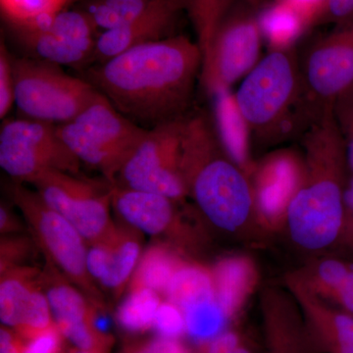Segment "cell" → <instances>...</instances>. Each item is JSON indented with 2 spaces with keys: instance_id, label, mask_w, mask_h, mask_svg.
<instances>
[{
  "instance_id": "ba28073f",
  "label": "cell",
  "mask_w": 353,
  "mask_h": 353,
  "mask_svg": "<svg viewBox=\"0 0 353 353\" xmlns=\"http://www.w3.org/2000/svg\"><path fill=\"white\" fill-rule=\"evenodd\" d=\"M14 205L19 209L46 259L95 304L102 294L88 270L87 241L66 218L50 208L36 190L15 182L8 189Z\"/></svg>"
},
{
  "instance_id": "9a60e30c",
  "label": "cell",
  "mask_w": 353,
  "mask_h": 353,
  "mask_svg": "<svg viewBox=\"0 0 353 353\" xmlns=\"http://www.w3.org/2000/svg\"><path fill=\"white\" fill-rule=\"evenodd\" d=\"M0 319L24 341L54 326L39 269L24 265L1 272Z\"/></svg>"
},
{
  "instance_id": "277c9868",
  "label": "cell",
  "mask_w": 353,
  "mask_h": 353,
  "mask_svg": "<svg viewBox=\"0 0 353 353\" xmlns=\"http://www.w3.org/2000/svg\"><path fill=\"white\" fill-rule=\"evenodd\" d=\"M201 52V81L217 95L245 78L259 61L257 10L243 0H185Z\"/></svg>"
},
{
  "instance_id": "6da1fadb",
  "label": "cell",
  "mask_w": 353,
  "mask_h": 353,
  "mask_svg": "<svg viewBox=\"0 0 353 353\" xmlns=\"http://www.w3.org/2000/svg\"><path fill=\"white\" fill-rule=\"evenodd\" d=\"M201 63L196 41L176 34L92 65L82 78L122 115L150 130L189 114Z\"/></svg>"
},
{
  "instance_id": "5b68a950",
  "label": "cell",
  "mask_w": 353,
  "mask_h": 353,
  "mask_svg": "<svg viewBox=\"0 0 353 353\" xmlns=\"http://www.w3.org/2000/svg\"><path fill=\"white\" fill-rule=\"evenodd\" d=\"M246 132L260 141H273L315 115L304 92L296 48L269 50L243 79L234 99Z\"/></svg>"
},
{
  "instance_id": "44dd1931",
  "label": "cell",
  "mask_w": 353,
  "mask_h": 353,
  "mask_svg": "<svg viewBox=\"0 0 353 353\" xmlns=\"http://www.w3.org/2000/svg\"><path fill=\"white\" fill-rule=\"evenodd\" d=\"M264 327L267 353H316L304 319L287 303L265 306Z\"/></svg>"
},
{
  "instance_id": "3957f363",
  "label": "cell",
  "mask_w": 353,
  "mask_h": 353,
  "mask_svg": "<svg viewBox=\"0 0 353 353\" xmlns=\"http://www.w3.org/2000/svg\"><path fill=\"white\" fill-rule=\"evenodd\" d=\"M236 164L214 121L204 113L188 114L182 141L188 194L212 224L229 232L245 222L252 205L250 183Z\"/></svg>"
},
{
  "instance_id": "d4e9b609",
  "label": "cell",
  "mask_w": 353,
  "mask_h": 353,
  "mask_svg": "<svg viewBox=\"0 0 353 353\" xmlns=\"http://www.w3.org/2000/svg\"><path fill=\"white\" fill-rule=\"evenodd\" d=\"M165 296L183 312L194 304L215 299L212 275L201 267L183 263L174 274Z\"/></svg>"
},
{
  "instance_id": "74e56055",
  "label": "cell",
  "mask_w": 353,
  "mask_h": 353,
  "mask_svg": "<svg viewBox=\"0 0 353 353\" xmlns=\"http://www.w3.org/2000/svg\"><path fill=\"white\" fill-rule=\"evenodd\" d=\"M305 20L309 27L324 20L327 0H282Z\"/></svg>"
},
{
  "instance_id": "1f68e13d",
  "label": "cell",
  "mask_w": 353,
  "mask_h": 353,
  "mask_svg": "<svg viewBox=\"0 0 353 353\" xmlns=\"http://www.w3.org/2000/svg\"><path fill=\"white\" fill-rule=\"evenodd\" d=\"M153 329L158 336L169 339H179L185 332V320L183 311L169 301L160 304L155 316Z\"/></svg>"
},
{
  "instance_id": "b9f144b4",
  "label": "cell",
  "mask_w": 353,
  "mask_h": 353,
  "mask_svg": "<svg viewBox=\"0 0 353 353\" xmlns=\"http://www.w3.org/2000/svg\"><path fill=\"white\" fill-rule=\"evenodd\" d=\"M23 231V226L19 222L17 216L14 214L12 210L2 202L0 206V232L1 236L9 234H18Z\"/></svg>"
},
{
  "instance_id": "7402d4cb",
  "label": "cell",
  "mask_w": 353,
  "mask_h": 353,
  "mask_svg": "<svg viewBox=\"0 0 353 353\" xmlns=\"http://www.w3.org/2000/svg\"><path fill=\"white\" fill-rule=\"evenodd\" d=\"M262 39L269 50H294L310 29L305 20L282 0H274L257 10Z\"/></svg>"
},
{
  "instance_id": "7bdbcfd3",
  "label": "cell",
  "mask_w": 353,
  "mask_h": 353,
  "mask_svg": "<svg viewBox=\"0 0 353 353\" xmlns=\"http://www.w3.org/2000/svg\"><path fill=\"white\" fill-rule=\"evenodd\" d=\"M336 303L340 304L343 311L353 315V269H350L347 278L334 296Z\"/></svg>"
},
{
  "instance_id": "484cf974",
  "label": "cell",
  "mask_w": 353,
  "mask_h": 353,
  "mask_svg": "<svg viewBox=\"0 0 353 353\" xmlns=\"http://www.w3.org/2000/svg\"><path fill=\"white\" fill-rule=\"evenodd\" d=\"M155 0H85L79 9L101 32L125 27L152 6Z\"/></svg>"
},
{
  "instance_id": "7c38bea8",
  "label": "cell",
  "mask_w": 353,
  "mask_h": 353,
  "mask_svg": "<svg viewBox=\"0 0 353 353\" xmlns=\"http://www.w3.org/2000/svg\"><path fill=\"white\" fill-rule=\"evenodd\" d=\"M304 92L318 114L353 88V17L316 39L301 62Z\"/></svg>"
},
{
  "instance_id": "8fae6325",
  "label": "cell",
  "mask_w": 353,
  "mask_h": 353,
  "mask_svg": "<svg viewBox=\"0 0 353 353\" xmlns=\"http://www.w3.org/2000/svg\"><path fill=\"white\" fill-rule=\"evenodd\" d=\"M31 185L50 208L80 232L87 243L99 241L112 228V183L108 181L99 183L51 170L41 174Z\"/></svg>"
},
{
  "instance_id": "f35d334b",
  "label": "cell",
  "mask_w": 353,
  "mask_h": 353,
  "mask_svg": "<svg viewBox=\"0 0 353 353\" xmlns=\"http://www.w3.org/2000/svg\"><path fill=\"white\" fill-rule=\"evenodd\" d=\"M353 17V0H327L324 20L336 24Z\"/></svg>"
},
{
  "instance_id": "60d3db41",
  "label": "cell",
  "mask_w": 353,
  "mask_h": 353,
  "mask_svg": "<svg viewBox=\"0 0 353 353\" xmlns=\"http://www.w3.org/2000/svg\"><path fill=\"white\" fill-rule=\"evenodd\" d=\"M24 340L12 331V329L2 325L0 328V353H23Z\"/></svg>"
},
{
  "instance_id": "ac0fdd59",
  "label": "cell",
  "mask_w": 353,
  "mask_h": 353,
  "mask_svg": "<svg viewBox=\"0 0 353 353\" xmlns=\"http://www.w3.org/2000/svg\"><path fill=\"white\" fill-rule=\"evenodd\" d=\"M176 201L153 192L112 185V208L141 234L172 236L176 228Z\"/></svg>"
},
{
  "instance_id": "d6986e66",
  "label": "cell",
  "mask_w": 353,
  "mask_h": 353,
  "mask_svg": "<svg viewBox=\"0 0 353 353\" xmlns=\"http://www.w3.org/2000/svg\"><path fill=\"white\" fill-rule=\"evenodd\" d=\"M294 290L303 306L304 323L315 352L353 353V315L320 303L297 281Z\"/></svg>"
},
{
  "instance_id": "f6af8a7d",
  "label": "cell",
  "mask_w": 353,
  "mask_h": 353,
  "mask_svg": "<svg viewBox=\"0 0 353 353\" xmlns=\"http://www.w3.org/2000/svg\"><path fill=\"white\" fill-rule=\"evenodd\" d=\"M68 353H99L94 352H85V350H79V348H76V350H71Z\"/></svg>"
},
{
  "instance_id": "5bb4252c",
  "label": "cell",
  "mask_w": 353,
  "mask_h": 353,
  "mask_svg": "<svg viewBox=\"0 0 353 353\" xmlns=\"http://www.w3.org/2000/svg\"><path fill=\"white\" fill-rule=\"evenodd\" d=\"M41 285L53 319L64 338L79 350L108 353L113 340L95 324L94 307L97 305L92 306L94 303L82 290L48 259L41 272Z\"/></svg>"
},
{
  "instance_id": "ee69618b",
  "label": "cell",
  "mask_w": 353,
  "mask_h": 353,
  "mask_svg": "<svg viewBox=\"0 0 353 353\" xmlns=\"http://www.w3.org/2000/svg\"><path fill=\"white\" fill-rule=\"evenodd\" d=\"M245 3H248V6L253 7V8L256 9V10H259L261 7H263L265 4L268 3L267 0H243Z\"/></svg>"
},
{
  "instance_id": "52a82bcc",
  "label": "cell",
  "mask_w": 353,
  "mask_h": 353,
  "mask_svg": "<svg viewBox=\"0 0 353 353\" xmlns=\"http://www.w3.org/2000/svg\"><path fill=\"white\" fill-rule=\"evenodd\" d=\"M15 104L25 118L63 124L76 118L99 92L60 65L34 57H12Z\"/></svg>"
},
{
  "instance_id": "603a6c76",
  "label": "cell",
  "mask_w": 353,
  "mask_h": 353,
  "mask_svg": "<svg viewBox=\"0 0 353 353\" xmlns=\"http://www.w3.org/2000/svg\"><path fill=\"white\" fill-rule=\"evenodd\" d=\"M254 270L248 259L231 257L216 265L212 278L215 299L227 318L236 314L254 283Z\"/></svg>"
},
{
  "instance_id": "d590c367",
  "label": "cell",
  "mask_w": 353,
  "mask_h": 353,
  "mask_svg": "<svg viewBox=\"0 0 353 353\" xmlns=\"http://www.w3.org/2000/svg\"><path fill=\"white\" fill-rule=\"evenodd\" d=\"M121 353H190L189 350L179 339L164 338L158 336L139 343L127 345Z\"/></svg>"
},
{
  "instance_id": "836d02e7",
  "label": "cell",
  "mask_w": 353,
  "mask_h": 353,
  "mask_svg": "<svg viewBox=\"0 0 353 353\" xmlns=\"http://www.w3.org/2000/svg\"><path fill=\"white\" fill-rule=\"evenodd\" d=\"M197 353H253L240 334L224 331L210 340L202 341Z\"/></svg>"
},
{
  "instance_id": "bcb514c9",
  "label": "cell",
  "mask_w": 353,
  "mask_h": 353,
  "mask_svg": "<svg viewBox=\"0 0 353 353\" xmlns=\"http://www.w3.org/2000/svg\"><path fill=\"white\" fill-rule=\"evenodd\" d=\"M73 1H75V0H71V3H72V2H73Z\"/></svg>"
},
{
  "instance_id": "ab89813d",
  "label": "cell",
  "mask_w": 353,
  "mask_h": 353,
  "mask_svg": "<svg viewBox=\"0 0 353 353\" xmlns=\"http://www.w3.org/2000/svg\"><path fill=\"white\" fill-rule=\"evenodd\" d=\"M343 202H345V212H343L341 234L345 236V241L353 250V175L352 178L347 181Z\"/></svg>"
},
{
  "instance_id": "4dcf8cb0",
  "label": "cell",
  "mask_w": 353,
  "mask_h": 353,
  "mask_svg": "<svg viewBox=\"0 0 353 353\" xmlns=\"http://www.w3.org/2000/svg\"><path fill=\"white\" fill-rule=\"evenodd\" d=\"M32 241L20 234L1 236L0 245V273L24 266L26 260L32 253Z\"/></svg>"
},
{
  "instance_id": "f1b7e54d",
  "label": "cell",
  "mask_w": 353,
  "mask_h": 353,
  "mask_svg": "<svg viewBox=\"0 0 353 353\" xmlns=\"http://www.w3.org/2000/svg\"><path fill=\"white\" fill-rule=\"evenodd\" d=\"M183 313L188 333L201 341L210 340L222 333L228 319L216 299L194 304Z\"/></svg>"
},
{
  "instance_id": "4fadbf2b",
  "label": "cell",
  "mask_w": 353,
  "mask_h": 353,
  "mask_svg": "<svg viewBox=\"0 0 353 353\" xmlns=\"http://www.w3.org/2000/svg\"><path fill=\"white\" fill-rule=\"evenodd\" d=\"M31 57L64 66H90L101 34L81 9H64L50 20L30 28H15Z\"/></svg>"
},
{
  "instance_id": "8992f818",
  "label": "cell",
  "mask_w": 353,
  "mask_h": 353,
  "mask_svg": "<svg viewBox=\"0 0 353 353\" xmlns=\"http://www.w3.org/2000/svg\"><path fill=\"white\" fill-rule=\"evenodd\" d=\"M57 131L81 163L97 169L113 185L148 130L128 119L99 92L76 118L57 125Z\"/></svg>"
},
{
  "instance_id": "30bf717a",
  "label": "cell",
  "mask_w": 353,
  "mask_h": 353,
  "mask_svg": "<svg viewBox=\"0 0 353 353\" xmlns=\"http://www.w3.org/2000/svg\"><path fill=\"white\" fill-rule=\"evenodd\" d=\"M185 117L148 130L113 185L161 194L176 202L188 196L182 172Z\"/></svg>"
},
{
  "instance_id": "ffe728a7",
  "label": "cell",
  "mask_w": 353,
  "mask_h": 353,
  "mask_svg": "<svg viewBox=\"0 0 353 353\" xmlns=\"http://www.w3.org/2000/svg\"><path fill=\"white\" fill-rule=\"evenodd\" d=\"M303 165L290 152L267 159L256 176L255 197L265 217L276 219L288 210L303 178Z\"/></svg>"
},
{
  "instance_id": "8d00e7d4",
  "label": "cell",
  "mask_w": 353,
  "mask_h": 353,
  "mask_svg": "<svg viewBox=\"0 0 353 353\" xmlns=\"http://www.w3.org/2000/svg\"><path fill=\"white\" fill-rule=\"evenodd\" d=\"M63 338L57 324L48 331L24 341L23 353H64Z\"/></svg>"
},
{
  "instance_id": "e575fe53",
  "label": "cell",
  "mask_w": 353,
  "mask_h": 353,
  "mask_svg": "<svg viewBox=\"0 0 353 353\" xmlns=\"http://www.w3.org/2000/svg\"><path fill=\"white\" fill-rule=\"evenodd\" d=\"M350 271V267L340 260H325L318 266L317 279L323 290L334 297Z\"/></svg>"
},
{
  "instance_id": "f546056e",
  "label": "cell",
  "mask_w": 353,
  "mask_h": 353,
  "mask_svg": "<svg viewBox=\"0 0 353 353\" xmlns=\"http://www.w3.org/2000/svg\"><path fill=\"white\" fill-rule=\"evenodd\" d=\"M333 112L345 143L348 168L353 175V88L334 101Z\"/></svg>"
},
{
  "instance_id": "2e32d148",
  "label": "cell",
  "mask_w": 353,
  "mask_h": 353,
  "mask_svg": "<svg viewBox=\"0 0 353 353\" xmlns=\"http://www.w3.org/2000/svg\"><path fill=\"white\" fill-rule=\"evenodd\" d=\"M141 234L126 223L114 224L101 239L90 243L88 250L90 276L114 296H120L129 285L143 254Z\"/></svg>"
},
{
  "instance_id": "7a4b0ae2",
  "label": "cell",
  "mask_w": 353,
  "mask_h": 353,
  "mask_svg": "<svg viewBox=\"0 0 353 353\" xmlns=\"http://www.w3.org/2000/svg\"><path fill=\"white\" fill-rule=\"evenodd\" d=\"M303 173L288 208L292 240L306 250H322L341 236L345 212L347 158L333 113L304 132Z\"/></svg>"
},
{
  "instance_id": "4316f807",
  "label": "cell",
  "mask_w": 353,
  "mask_h": 353,
  "mask_svg": "<svg viewBox=\"0 0 353 353\" xmlns=\"http://www.w3.org/2000/svg\"><path fill=\"white\" fill-rule=\"evenodd\" d=\"M162 303L160 294L150 289L130 290L116 312L121 328L130 333H143L153 328L155 316Z\"/></svg>"
},
{
  "instance_id": "cb8c5ba5",
  "label": "cell",
  "mask_w": 353,
  "mask_h": 353,
  "mask_svg": "<svg viewBox=\"0 0 353 353\" xmlns=\"http://www.w3.org/2000/svg\"><path fill=\"white\" fill-rule=\"evenodd\" d=\"M183 264L176 253L163 243H153L143 252L128 289H150L166 292L174 274Z\"/></svg>"
},
{
  "instance_id": "e0dca14e",
  "label": "cell",
  "mask_w": 353,
  "mask_h": 353,
  "mask_svg": "<svg viewBox=\"0 0 353 353\" xmlns=\"http://www.w3.org/2000/svg\"><path fill=\"white\" fill-rule=\"evenodd\" d=\"M185 8V0H155L138 19L119 29L101 32L90 66L103 63L134 46L176 36L174 29Z\"/></svg>"
},
{
  "instance_id": "9c48e42d",
  "label": "cell",
  "mask_w": 353,
  "mask_h": 353,
  "mask_svg": "<svg viewBox=\"0 0 353 353\" xmlns=\"http://www.w3.org/2000/svg\"><path fill=\"white\" fill-rule=\"evenodd\" d=\"M81 164L60 138L57 124L25 117L2 123L0 166L15 182L31 183L51 170L79 175Z\"/></svg>"
},
{
  "instance_id": "83f0119b",
  "label": "cell",
  "mask_w": 353,
  "mask_h": 353,
  "mask_svg": "<svg viewBox=\"0 0 353 353\" xmlns=\"http://www.w3.org/2000/svg\"><path fill=\"white\" fill-rule=\"evenodd\" d=\"M71 0H0L4 17L14 28H30L64 10Z\"/></svg>"
},
{
  "instance_id": "d6a6232c",
  "label": "cell",
  "mask_w": 353,
  "mask_h": 353,
  "mask_svg": "<svg viewBox=\"0 0 353 353\" xmlns=\"http://www.w3.org/2000/svg\"><path fill=\"white\" fill-rule=\"evenodd\" d=\"M11 57L12 55L2 43L0 48V117L2 119L15 104V82Z\"/></svg>"
}]
</instances>
